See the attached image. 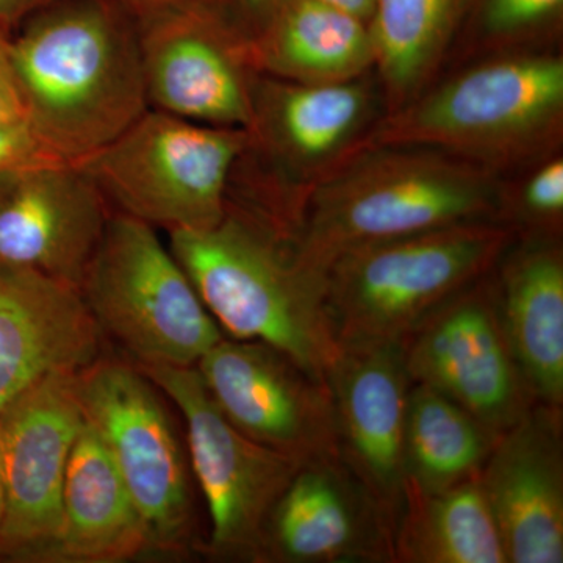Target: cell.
I'll return each mask as SVG.
<instances>
[{
  "mask_svg": "<svg viewBox=\"0 0 563 563\" xmlns=\"http://www.w3.org/2000/svg\"><path fill=\"white\" fill-rule=\"evenodd\" d=\"M9 36L29 128L60 161H87L150 109L128 10L52 0Z\"/></svg>",
  "mask_w": 563,
  "mask_h": 563,
  "instance_id": "obj_1",
  "label": "cell"
},
{
  "mask_svg": "<svg viewBox=\"0 0 563 563\" xmlns=\"http://www.w3.org/2000/svg\"><path fill=\"white\" fill-rule=\"evenodd\" d=\"M168 235L221 331L269 344L325 383L342 346L325 303L324 274L302 265L292 240L232 202L213 228Z\"/></svg>",
  "mask_w": 563,
  "mask_h": 563,
  "instance_id": "obj_2",
  "label": "cell"
},
{
  "mask_svg": "<svg viewBox=\"0 0 563 563\" xmlns=\"http://www.w3.org/2000/svg\"><path fill=\"white\" fill-rule=\"evenodd\" d=\"M499 209L483 166L422 147H373L303 199L292 246L302 265L324 274L362 244L495 220Z\"/></svg>",
  "mask_w": 563,
  "mask_h": 563,
  "instance_id": "obj_3",
  "label": "cell"
},
{
  "mask_svg": "<svg viewBox=\"0 0 563 563\" xmlns=\"http://www.w3.org/2000/svg\"><path fill=\"white\" fill-rule=\"evenodd\" d=\"M514 240L496 220L362 244L325 269V303L340 346L402 343L437 307L490 274Z\"/></svg>",
  "mask_w": 563,
  "mask_h": 563,
  "instance_id": "obj_4",
  "label": "cell"
},
{
  "mask_svg": "<svg viewBox=\"0 0 563 563\" xmlns=\"http://www.w3.org/2000/svg\"><path fill=\"white\" fill-rule=\"evenodd\" d=\"M562 118V58H501L404 107L373 133L372 147H422L495 165L543 147L561 131Z\"/></svg>",
  "mask_w": 563,
  "mask_h": 563,
  "instance_id": "obj_5",
  "label": "cell"
},
{
  "mask_svg": "<svg viewBox=\"0 0 563 563\" xmlns=\"http://www.w3.org/2000/svg\"><path fill=\"white\" fill-rule=\"evenodd\" d=\"M247 144L246 129L214 128L147 109L76 165L114 211L168 233L207 231L228 211Z\"/></svg>",
  "mask_w": 563,
  "mask_h": 563,
  "instance_id": "obj_6",
  "label": "cell"
},
{
  "mask_svg": "<svg viewBox=\"0 0 563 563\" xmlns=\"http://www.w3.org/2000/svg\"><path fill=\"white\" fill-rule=\"evenodd\" d=\"M79 290L102 335L135 365L196 366L224 339L157 229L120 211L110 214Z\"/></svg>",
  "mask_w": 563,
  "mask_h": 563,
  "instance_id": "obj_7",
  "label": "cell"
},
{
  "mask_svg": "<svg viewBox=\"0 0 563 563\" xmlns=\"http://www.w3.org/2000/svg\"><path fill=\"white\" fill-rule=\"evenodd\" d=\"M85 421L124 481L150 550L179 553L191 532L187 463L154 384L135 363L99 357L76 377Z\"/></svg>",
  "mask_w": 563,
  "mask_h": 563,
  "instance_id": "obj_8",
  "label": "cell"
},
{
  "mask_svg": "<svg viewBox=\"0 0 563 563\" xmlns=\"http://www.w3.org/2000/svg\"><path fill=\"white\" fill-rule=\"evenodd\" d=\"M139 368L176 404L187 426L192 472L209 509L207 554L222 561H261L266 521L301 465L233 428L196 366Z\"/></svg>",
  "mask_w": 563,
  "mask_h": 563,
  "instance_id": "obj_9",
  "label": "cell"
},
{
  "mask_svg": "<svg viewBox=\"0 0 563 563\" xmlns=\"http://www.w3.org/2000/svg\"><path fill=\"white\" fill-rule=\"evenodd\" d=\"M413 384L443 393L503 433L536 401L515 358L490 274L437 307L402 342Z\"/></svg>",
  "mask_w": 563,
  "mask_h": 563,
  "instance_id": "obj_10",
  "label": "cell"
},
{
  "mask_svg": "<svg viewBox=\"0 0 563 563\" xmlns=\"http://www.w3.org/2000/svg\"><path fill=\"white\" fill-rule=\"evenodd\" d=\"M77 374L47 377L0 413V562H47L57 542L66 468L85 424Z\"/></svg>",
  "mask_w": 563,
  "mask_h": 563,
  "instance_id": "obj_11",
  "label": "cell"
},
{
  "mask_svg": "<svg viewBox=\"0 0 563 563\" xmlns=\"http://www.w3.org/2000/svg\"><path fill=\"white\" fill-rule=\"evenodd\" d=\"M196 369L221 413L254 442L299 465L340 461L328 384L284 352L222 339Z\"/></svg>",
  "mask_w": 563,
  "mask_h": 563,
  "instance_id": "obj_12",
  "label": "cell"
},
{
  "mask_svg": "<svg viewBox=\"0 0 563 563\" xmlns=\"http://www.w3.org/2000/svg\"><path fill=\"white\" fill-rule=\"evenodd\" d=\"M147 107L214 128L246 129L257 70L250 41L214 5L139 24Z\"/></svg>",
  "mask_w": 563,
  "mask_h": 563,
  "instance_id": "obj_13",
  "label": "cell"
},
{
  "mask_svg": "<svg viewBox=\"0 0 563 563\" xmlns=\"http://www.w3.org/2000/svg\"><path fill=\"white\" fill-rule=\"evenodd\" d=\"M113 213L76 163L51 162L0 176V266L80 288Z\"/></svg>",
  "mask_w": 563,
  "mask_h": 563,
  "instance_id": "obj_14",
  "label": "cell"
},
{
  "mask_svg": "<svg viewBox=\"0 0 563 563\" xmlns=\"http://www.w3.org/2000/svg\"><path fill=\"white\" fill-rule=\"evenodd\" d=\"M340 461L396 526L404 501V432L412 379L402 343L342 344L328 374Z\"/></svg>",
  "mask_w": 563,
  "mask_h": 563,
  "instance_id": "obj_15",
  "label": "cell"
},
{
  "mask_svg": "<svg viewBox=\"0 0 563 563\" xmlns=\"http://www.w3.org/2000/svg\"><path fill=\"white\" fill-rule=\"evenodd\" d=\"M479 484L507 563L563 562L562 407L533 402L496 440Z\"/></svg>",
  "mask_w": 563,
  "mask_h": 563,
  "instance_id": "obj_16",
  "label": "cell"
},
{
  "mask_svg": "<svg viewBox=\"0 0 563 563\" xmlns=\"http://www.w3.org/2000/svg\"><path fill=\"white\" fill-rule=\"evenodd\" d=\"M395 523L342 461L306 463L274 504L261 561L393 563Z\"/></svg>",
  "mask_w": 563,
  "mask_h": 563,
  "instance_id": "obj_17",
  "label": "cell"
},
{
  "mask_svg": "<svg viewBox=\"0 0 563 563\" xmlns=\"http://www.w3.org/2000/svg\"><path fill=\"white\" fill-rule=\"evenodd\" d=\"M102 336L79 288L0 266V413L47 377L98 361Z\"/></svg>",
  "mask_w": 563,
  "mask_h": 563,
  "instance_id": "obj_18",
  "label": "cell"
},
{
  "mask_svg": "<svg viewBox=\"0 0 563 563\" xmlns=\"http://www.w3.org/2000/svg\"><path fill=\"white\" fill-rule=\"evenodd\" d=\"M369 111L357 80L296 84L257 74L247 150L280 172H307L344 151Z\"/></svg>",
  "mask_w": 563,
  "mask_h": 563,
  "instance_id": "obj_19",
  "label": "cell"
},
{
  "mask_svg": "<svg viewBox=\"0 0 563 563\" xmlns=\"http://www.w3.org/2000/svg\"><path fill=\"white\" fill-rule=\"evenodd\" d=\"M507 254V252H506ZM504 254L499 309L515 358L537 402L563 406V255L539 236Z\"/></svg>",
  "mask_w": 563,
  "mask_h": 563,
  "instance_id": "obj_20",
  "label": "cell"
},
{
  "mask_svg": "<svg viewBox=\"0 0 563 563\" xmlns=\"http://www.w3.org/2000/svg\"><path fill=\"white\" fill-rule=\"evenodd\" d=\"M150 550L146 529L124 481L85 421L70 451L62 526L47 562L117 563Z\"/></svg>",
  "mask_w": 563,
  "mask_h": 563,
  "instance_id": "obj_21",
  "label": "cell"
},
{
  "mask_svg": "<svg viewBox=\"0 0 563 563\" xmlns=\"http://www.w3.org/2000/svg\"><path fill=\"white\" fill-rule=\"evenodd\" d=\"M252 66L262 76L296 84L357 80L374 65L366 22L320 0H287L250 41Z\"/></svg>",
  "mask_w": 563,
  "mask_h": 563,
  "instance_id": "obj_22",
  "label": "cell"
},
{
  "mask_svg": "<svg viewBox=\"0 0 563 563\" xmlns=\"http://www.w3.org/2000/svg\"><path fill=\"white\" fill-rule=\"evenodd\" d=\"M393 563H507L479 476L435 492L406 484Z\"/></svg>",
  "mask_w": 563,
  "mask_h": 563,
  "instance_id": "obj_23",
  "label": "cell"
},
{
  "mask_svg": "<svg viewBox=\"0 0 563 563\" xmlns=\"http://www.w3.org/2000/svg\"><path fill=\"white\" fill-rule=\"evenodd\" d=\"M499 435L443 393L412 384L404 432L406 484L435 492L474 479Z\"/></svg>",
  "mask_w": 563,
  "mask_h": 563,
  "instance_id": "obj_24",
  "label": "cell"
},
{
  "mask_svg": "<svg viewBox=\"0 0 563 563\" xmlns=\"http://www.w3.org/2000/svg\"><path fill=\"white\" fill-rule=\"evenodd\" d=\"M470 0H376L374 63L393 98H407L435 68Z\"/></svg>",
  "mask_w": 563,
  "mask_h": 563,
  "instance_id": "obj_25",
  "label": "cell"
},
{
  "mask_svg": "<svg viewBox=\"0 0 563 563\" xmlns=\"http://www.w3.org/2000/svg\"><path fill=\"white\" fill-rule=\"evenodd\" d=\"M518 214L529 228H539L542 236L558 231L563 214L562 158L544 163L523 185L518 203Z\"/></svg>",
  "mask_w": 563,
  "mask_h": 563,
  "instance_id": "obj_26",
  "label": "cell"
},
{
  "mask_svg": "<svg viewBox=\"0 0 563 563\" xmlns=\"http://www.w3.org/2000/svg\"><path fill=\"white\" fill-rule=\"evenodd\" d=\"M562 7L563 0H484V29L495 38H514L555 20Z\"/></svg>",
  "mask_w": 563,
  "mask_h": 563,
  "instance_id": "obj_27",
  "label": "cell"
},
{
  "mask_svg": "<svg viewBox=\"0 0 563 563\" xmlns=\"http://www.w3.org/2000/svg\"><path fill=\"white\" fill-rule=\"evenodd\" d=\"M63 162L52 154L27 122L0 124V176L41 163Z\"/></svg>",
  "mask_w": 563,
  "mask_h": 563,
  "instance_id": "obj_28",
  "label": "cell"
},
{
  "mask_svg": "<svg viewBox=\"0 0 563 563\" xmlns=\"http://www.w3.org/2000/svg\"><path fill=\"white\" fill-rule=\"evenodd\" d=\"M14 122H27V110L11 57L10 36L0 31V124Z\"/></svg>",
  "mask_w": 563,
  "mask_h": 563,
  "instance_id": "obj_29",
  "label": "cell"
},
{
  "mask_svg": "<svg viewBox=\"0 0 563 563\" xmlns=\"http://www.w3.org/2000/svg\"><path fill=\"white\" fill-rule=\"evenodd\" d=\"M236 11L233 27L252 41L268 25L287 0H229Z\"/></svg>",
  "mask_w": 563,
  "mask_h": 563,
  "instance_id": "obj_30",
  "label": "cell"
},
{
  "mask_svg": "<svg viewBox=\"0 0 563 563\" xmlns=\"http://www.w3.org/2000/svg\"><path fill=\"white\" fill-rule=\"evenodd\" d=\"M122 3L135 21L143 24L174 11L214 5V0H122Z\"/></svg>",
  "mask_w": 563,
  "mask_h": 563,
  "instance_id": "obj_31",
  "label": "cell"
},
{
  "mask_svg": "<svg viewBox=\"0 0 563 563\" xmlns=\"http://www.w3.org/2000/svg\"><path fill=\"white\" fill-rule=\"evenodd\" d=\"M52 0H0V31L10 35L25 18Z\"/></svg>",
  "mask_w": 563,
  "mask_h": 563,
  "instance_id": "obj_32",
  "label": "cell"
},
{
  "mask_svg": "<svg viewBox=\"0 0 563 563\" xmlns=\"http://www.w3.org/2000/svg\"><path fill=\"white\" fill-rule=\"evenodd\" d=\"M320 2L335 7V9L350 13L352 16L358 18V20L368 24L376 0H320Z\"/></svg>",
  "mask_w": 563,
  "mask_h": 563,
  "instance_id": "obj_33",
  "label": "cell"
},
{
  "mask_svg": "<svg viewBox=\"0 0 563 563\" xmlns=\"http://www.w3.org/2000/svg\"><path fill=\"white\" fill-rule=\"evenodd\" d=\"M3 510H5V481H3L2 444H0V526H2Z\"/></svg>",
  "mask_w": 563,
  "mask_h": 563,
  "instance_id": "obj_34",
  "label": "cell"
}]
</instances>
